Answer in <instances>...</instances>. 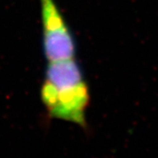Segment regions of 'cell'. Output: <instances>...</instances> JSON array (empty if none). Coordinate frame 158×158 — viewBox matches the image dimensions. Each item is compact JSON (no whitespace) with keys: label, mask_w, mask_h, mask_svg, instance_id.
I'll return each instance as SVG.
<instances>
[{"label":"cell","mask_w":158,"mask_h":158,"mask_svg":"<svg viewBox=\"0 0 158 158\" xmlns=\"http://www.w3.org/2000/svg\"><path fill=\"white\" fill-rule=\"evenodd\" d=\"M90 90L77 58L47 62L40 99L48 115L86 127Z\"/></svg>","instance_id":"1"},{"label":"cell","mask_w":158,"mask_h":158,"mask_svg":"<svg viewBox=\"0 0 158 158\" xmlns=\"http://www.w3.org/2000/svg\"><path fill=\"white\" fill-rule=\"evenodd\" d=\"M43 51L47 62L76 58L75 39L55 0H40Z\"/></svg>","instance_id":"2"}]
</instances>
